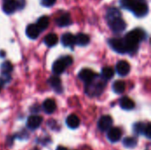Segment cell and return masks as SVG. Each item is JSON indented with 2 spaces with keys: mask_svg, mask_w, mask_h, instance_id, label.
Returning <instances> with one entry per match:
<instances>
[{
  "mask_svg": "<svg viewBox=\"0 0 151 150\" xmlns=\"http://www.w3.org/2000/svg\"><path fill=\"white\" fill-rule=\"evenodd\" d=\"M145 32L141 28H135L127 33L124 39L127 52H134L138 49L139 43L145 39Z\"/></svg>",
  "mask_w": 151,
  "mask_h": 150,
  "instance_id": "cell-1",
  "label": "cell"
},
{
  "mask_svg": "<svg viewBox=\"0 0 151 150\" xmlns=\"http://www.w3.org/2000/svg\"><path fill=\"white\" fill-rule=\"evenodd\" d=\"M122 7L132 11L135 16L143 17L148 13L149 7L146 0H121Z\"/></svg>",
  "mask_w": 151,
  "mask_h": 150,
  "instance_id": "cell-2",
  "label": "cell"
},
{
  "mask_svg": "<svg viewBox=\"0 0 151 150\" xmlns=\"http://www.w3.org/2000/svg\"><path fill=\"white\" fill-rule=\"evenodd\" d=\"M105 85H106L105 80L100 78L98 75L96 74L95 77L88 83H87L86 92L90 96H97L103 93Z\"/></svg>",
  "mask_w": 151,
  "mask_h": 150,
  "instance_id": "cell-3",
  "label": "cell"
},
{
  "mask_svg": "<svg viewBox=\"0 0 151 150\" xmlns=\"http://www.w3.org/2000/svg\"><path fill=\"white\" fill-rule=\"evenodd\" d=\"M72 63H73V58L70 56L63 57L54 62L52 66V71L55 74H61L67 66L72 65Z\"/></svg>",
  "mask_w": 151,
  "mask_h": 150,
  "instance_id": "cell-4",
  "label": "cell"
},
{
  "mask_svg": "<svg viewBox=\"0 0 151 150\" xmlns=\"http://www.w3.org/2000/svg\"><path fill=\"white\" fill-rule=\"evenodd\" d=\"M109 44L116 52L120 53V54L127 53V48H126V44L123 39L112 38L109 41Z\"/></svg>",
  "mask_w": 151,
  "mask_h": 150,
  "instance_id": "cell-5",
  "label": "cell"
},
{
  "mask_svg": "<svg viewBox=\"0 0 151 150\" xmlns=\"http://www.w3.org/2000/svg\"><path fill=\"white\" fill-rule=\"evenodd\" d=\"M109 25L114 33L123 32L127 27V24H126L125 20L121 18H117V19H114L112 20L109 21Z\"/></svg>",
  "mask_w": 151,
  "mask_h": 150,
  "instance_id": "cell-6",
  "label": "cell"
},
{
  "mask_svg": "<svg viewBox=\"0 0 151 150\" xmlns=\"http://www.w3.org/2000/svg\"><path fill=\"white\" fill-rule=\"evenodd\" d=\"M111 126H112V118L111 116L108 115L103 116L98 121V128L103 132L108 131L111 127Z\"/></svg>",
  "mask_w": 151,
  "mask_h": 150,
  "instance_id": "cell-7",
  "label": "cell"
},
{
  "mask_svg": "<svg viewBox=\"0 0 151 150\" xmlns=\"http://www.w3.org/2000/svg\"><path fill=\"white\" fill-rule=\"evenodd\" d=\"M42 122V118L41 116H38V115H34V116H30L28 118H27V126L29 129L31 130H35L37 129L41 124Z\"/></svg>",
  "mask_w": 151,
  "mask_h": 150,
  "instance_id": "cell-8",
  "label": "cell"
},
{
  "mask_svg": "<svg viewBox=\"0 0 151 150\" xmlns=\"http://www.w3.org/2000/svg\"><path fill=\"white\" fill-rule=\"evenodd\" d=\"M116 71H117L118 74H119L120 76L127 75L129 73V72H130V65H129V63L125 61V60L119 61L116 65Z\"/></svg>",
  "mask_w": 151,
  "mask_h": 150,
  "instance_id": "cell-9",
  "label": "cell"
},
{
  "mask_svg": "<svg viewBox=\"0 0 151 150\" xmlns=\"http://www.w3.org/2000/svg\"><path fill=\"white\" fill-rule=\"evenodd\" d=\"M18 8V1L16 0H4L3 10L5 13H13Z\"/></svg>",
  "mask_w": 151,
  "mask_h": 150,
  "instance_id": "cell-10",
  "label": "cell"
},
{
  "mask_svg": "<svg viewBox=\"0 0 151 150\" xmlns=\"http://www.w3.org/2000/svg\"><path fill=\"white\" fill-rule=\"evenodd\" d=\"M122 132L119 127H111L108 130V139L111 142H117L120 140Z\"/></svg>",
  "mask_w": 151,
  "mask_h": 150,
  "instance_id": "cell-11",
  "label": "cell"
},
{
  "mask_svg": "<svg viewBox=\"0 0 151 150\" xmlns=\"http://www.w3.org/2000/svg\"><path fill=\"white\" fill-rule=\"evenodd\" d=\"M96 73H94V72L90 69H82L79 72V79L82 81H84L86 84L88 83L94 77H95Z\"/></svg>",
  "mask_w": 151,
  "mask_h": 150,
  "instance_id": "cell-12",
  "label": "cell"
},
{
  "mask_svg": "<svg viewBox=\"0 0 151 150\" xmlns=\"http://www.w3.org/2000/svg\"><path fill=\"white\" fill-rule=\"evenodd\" d=\"M56 108H57V104L53 99L49 98L45 100L42 103V109L47 114H52L56 111Z\"/></svg>",
  "mask_w": 151,
  "mask_h": 150,
  "instance_id": "cell-13",
  "label": "cell"
},
{
  "mask_svg": "<svg viewBox=\"0 0 151 150\" xmlns=\"http://www.w3.org/2000/svg\"><path fill=\"white\" fill-rule=\"evenodd\" d=\"M61 42L65 47H72L75 44V36L71 33H66L62 35Z\"/></svg>",
  "mask_w": 151,
  "mask_h": 150,
  "instance_id": "cell-14",
  "label": "cell"
},
{
  "mask_svg": "<svg viewBox=\"0 0 151 150\" xmlns=\"http://www.w3.org/2000/svg\"><path fill=\"white\" fill-rule=\"evenodd\" d=\"M119 104H120V107L123 109V110H126V111H130V110H133L135 106L134 104V102L127 97V96H125V97H122L119 101Z\"/></svg>",
  "mask_w": 151,
  "mask_h": 150,
  "instance_id": "cell-15",
  "label": "cell"
},
{
  "mask_svg": "<svg viewBox=\"0 0 151 150\" xmlns=\"http://www.w3.org/2000/svg\"><path fill=\"white\" fill-rule=\"evenodd\" d=\"M58 27H67L72 24V19L69 13H64L56 20Z\"/></svg>",
  "mask_w": 151,
  "mask_h": 150,
  "instance_id": "cell-16",
  "label": "cell"
},
{
  "mask_svg": "<svg viewBox=\"0 0 151 150\" xmlns=\"http://www.w3.org/2000/svg\"><path fill=\"white\" fill-rule=\"evenodd\" d=\"M81 124V121H80V118L74 115V114H71L67 117L66 118V125L68 127L72 128V129H75L77 128Z\"/></svg>",
  "mask_w": 151,
  "mask_h": 150,
  "instance_id": "cell-17",
  "label": "cell"
},
{
  "mask_svg": "<svg viewBox=\"0 0 151 150\" xmlns=\"http://www.w3.org/2000/svg\"><path fill=\"white\" fill-rule=\"evenodd\" d=\"M26 34L30 39H36L39 36L40 31L38 30V28L35 24H30L27 27Z\"/></svg>",
  "mask_w": 151,
  "mask_h": 150,
  "instance_id": "cell-18",
  "label": "cell"
},
{
  "mask_svg": "<svg viewBox=\"0 0 151 150\" xmlns=\"http://www.w3.org/2000/svg\"><path fill=\"white\" fill-rule=\"evenodd\" d=\"M49 84L50 87L55 89L58 93L62 91V86H61V80L57 76H52L49 79Z\"/></svg>",
  "mask_w": 151,
  "mask_h": 150,
  "instance_id": "cell-19",
  "label": "cell"
},
{
  "mask_svg": "<svg viewBox=\"0 0 151 150\" xmlns=\"http://www.w3.org/2000/svg\"><path fill=\"white\" fill-rule=\"evenodd\" d=\"M50 24V19L48 16H42L38 19L36 22V27L38 28L39 31H43L45 30Z\"/></svg>",
  "mask_w": 151,
  "mask_h": 150,
  "instance_id": "cell-20",
  "label": "cell"
},
{
  "mask_svg": "<svg viewBox=\"0 0 151 150\" xmlns=\"http://www.w3.org/2000/svg\"><path fill=\"white\" fill-rule=\"evenodd\" d=\"M89 36L86 34H78L75 36V43L80 46H86L89 43Z\"/></svg>",
  "mask_w": 151,
  "mask_h": 150,
  "instance_id": "cell-21",
  "label": "cell"
},
{
  "mask_svg": "<svg viewBox=\"0 0 151 150\" xmlns=\"http://www.w3.org/2000/svg\"><path fill=\"white\" fill-rule=\"evenodd\" d=\"M58 42V37L56 34H49L44 38V42L48 47H53L55 46Z\"/></svg>",
  "mask_w": 151,
  "mask_h": 150,
  "instance_id": "cell-22",
  "label": "cell"
},
{
  "mask_svg": "<svg viewBox=\"0 0 151 150\" xmlns=\"http://www.w3.org/2000/svg\"><path fill=\"white\" fill-rule=\"evenodd\" d=\"M112 89L117 94H122L126 90V83L122 80H117L113 83Z\"/></svg>",
  "mask_w": 151,
  "mask_h": 150,
  "instance_id": "cell-23",
  "label": "cell"
},
{
  "mask_svg": "<svg viewBox=\"0 0 151 150\" xmlns=\"http://www.w3.org/2000/svg\"><path fill=\"white\" fill-rule=\"evenodd\" d=\"M120 11L118 8H115V7H111L107 11V19H108V21H111L114 19H117V18H120Z\"/></svg>",
  "mask_w": 151,
  "mask_h": 150,
  "instance_id": "cell-24",
  "label": "cell"
},
{
  "mask_svg": "<svg viewBox=\"0 0 151 150\" xmlns=\"http://www.w3.org/2000/svg\"><path fill=\"white\" fill-rule=\"evenodd\" d=\"M102 78L105 80H111L114 76V70L111 67L105 66L102 69Z\"/></svg>",
  "mask_w": 151,
  "mask_h": 150,
  "instance_id": "cell-25",
  "label": "cell"
},
{
  "mask_svg": "<svg viewBox=\"0 0 151 150\" xmlns=\"http://www.w3.org/2000/svg\"><path fill=\"white\" fill-rule=\"evenodd\" d=\"M123 144L126 148L134 149L137 145V140L134 137H127L123 140Z\"/></svg>",
  "mask_w": 151,
  "mask_h": 150,
  "instance_id": "cell-26",
  "label": "cell"
},
{
  "mask_svg": "<svg viewBox=\"0 0 151 150\" xmlns=\"http://www.w3.org/2000/svg\"><path fill=\"white\" fill-rule=\"evenodd\" d=\"M145 127H146V126H145L144 123H142V122L135 123V124L134 125V132L135 134L143 133H144V130H145Z\"/></svg>",
  "mask_w": 151,
  "mask_h": 150,
  "instance_id": "cell-27",
  "label": "cell"
},
{
  "mask_svg": "<svg viewBox=\"0 0 151 150\" xmlns=\"http://www.w3.org/2000/svg\"><path fill=\"white\" fill-rule=\"evenodd\" d=\"M1 70H2V72L4 74H9L12 71V65L9 61H6V62L2 64Z\"/></svg>",
  "mask_w": 151,
  "mask_h": 150,
  "instance_id": "cell-28",
  "label": "cell"
},
{
  "mask_svg": "<svg viewBox=\"0 0 151 150\" xmlns=\"http://www.w3.org/2000/svg\"><path fill=\"white\" fill-rule=\"evenodd\" d=\"M41 3L43 6L50 7L56 3V0H41Z\"/></svg>",
  "mask_w": 151,
  "mask_h": 150,
  "instance_id": "cell-29",
  "label": "cell"
},
{
  "mask_svg": "<svg viewBox=\"0 0 151 150\" xmlns=\"http://www.w3.org/2000/svg\"><path fill=\"white\" fill-rule=\"evenodd\" d=\"M145 133V135H146V137H147V138L150 139V137H151V125L150 124H148V125L146 126V127H145V130H144V133Z\"/></svg>",
  "mask_w": 151,
  "mask_h": 150,
  "instance_id": "cell-30",
  "label": "cell"
},
{
  "mask_svg": "<svg viewBox=\"0 0 151 150\" xmlns=\"http://www.w3.org/2000/svg\"><path fill=\"white\" fill-rule=\"evenodd\" d=\"M56 150H68L66 148H65V147H62V146H59V147H58L57 148V149Z\"/></svg>",
  "mask_w": 151,
  "mask_h": 150,
  "instance_id": "cell-31",
  "label": "cell"
}]
</instances>
